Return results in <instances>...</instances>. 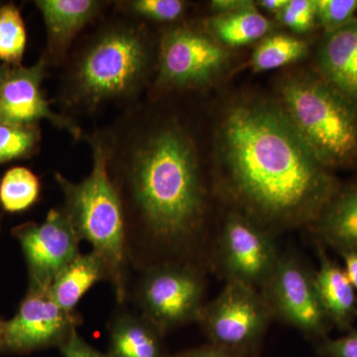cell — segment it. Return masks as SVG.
I'll list each match as a JSON object with an SVG mask.
<instances>
[{
	"mask_svg": "<svg viewBox=\"0 0 357 357\" xmlns=\"http://www.w3.org/2000/svg\"><path fill=\"white\" fill-rule=\"evenodd\" d=\"M225 183L243 213L276 227L312 223L340 189L279 107L243 100L218 129Z\"/></svg>",
	"mask_w": 357,
	"mask_h": 357,
	"instance_id": "obj_1",
	"label": "cell"
},
{
	"mask_svg": "<svg viewBox=\"0 0 357 357\" xmlns=\"http://www.w3.org/2000/svg\"><path fill=\"white\" fill-rule=\"evenodd\" d=\"M124 211L157 243H183L199 229L206 192L196 144L176 119L150 121L131 105L102 130Z\"/></svg>",
	"mask_w": 357,
	"mask_h": 357,
	"instance_id": "obj_2",
	"label": "cell"
},
{
	"mask_svg": "<svg viewBox=\"0 0 357 357\" xmlns=\"http://www.w3.org/2000/svg\"><path fill=\"white\" fill-rule=\"evenodd\" d=\"M153 52L146 28L136 18L107 21L75 54L61 100L84 112L110 102L134 105L151 75Z\"/></svg>",
	"mask_w": 357,
	"mask_h": 357,
	"instance_id": "obj_3",
	"label": "cell"
},
{
	"mask_svg": "<svg viewBox=\"0 0 357 357\" xmlns=\"http://www.w3.org/2000/svg\"><path fill=\"white\" fill-rule=\"evenodd\" d=\"M93 153V167L88 177L72 182L62 174L55 180L64 195L63 208L82 241L102 255L109 267V280L119 303L126 298L128 285V229L121 194L110 175L109 152L102 130L86 137Z\"/></svg>",
	"mask_w": 357,
	"mask_h": 357,
	"instance_id": "obj_4",
	"label": "cell"
},
{
	"mask_svg": "<svg viewBox=\"0 0 357 357\" xmlns=\"http://www.w3.org/2000/svg\"><path fill=\"white\" fill-rule=\"evenodd\" d=\"M280 109L314 158L328 170L357 164V105L324 79L291 77Z\"/></svg>",
	"mask_w": 357,
	"mask_h": 357,
	"instance_id": "obj_5",
	"label": "cell"
},
{
	"mask_svg": "<svg viewBox=\"0 0 357 357\" xmlns=\"http://www.w3.org/2000/svg\"><path fill=\"white\" fill-rule=\"evenodd\" d=\"M272 312L262 293L241 282L227 281L220 295L204 306L199 317L210 344L255 357Z\"/></svg>",
	"mask_w": 357,
	"mask_h": 357,
	"instance_id": "obj_6",
	"label": "cell"
},
{
	"mask_svg": "<svg viewBox=\"0 0 357 357\" xmlns=\"http://www.w3.org/2000/svg\"><path fill=\"white\" fill-rule=\"evenodd\" d=\"M225 63V49L211 34L185 25L168 28L159 40L155 86L199 88L213 82Z\"/></svg>",
	"mask_w": 357,
	"mask_h": 357,
	"instance_id": "obj_7",
	"label": "cell"
},
{
	"mask_svg": "<svg viewBox=\"0 0 357 357\" xmlns=\"http://www.w3.org/2000/svg\"><path fill=\"white\" fill-rule=\"evenodd\" d=\"M272 316L319 342L333 324L326 316L314 284V272L294 256H280L273 273L261 288Z\"/></svg>",
	"mask_w": 357,
	"mask_h": 357,
	"instance_id": "obj_8",
	"label": "cell"
},
{
	"mask_svg": "<svg viewBox=\"0 0 357 357\" xmlns=\"http://www.w3.org/2000/svg\"><path fill=\"white\" fill-rule=\"evenodd\" d=\"M204 284L191 266L161 264L148 269L138 287L143 314L162 333L199 321Z\"/></svg>",
	"mask_w": 357,
	"mask_h": 357,
	"instance_id": "obj_9",
	"label": "cell"
},
{
	"mask_svg": "<svg viewBox=\"0 0 357 357\" xmlns=\"http://www.w3.org/2000/svg\"><path fill=\"white\" fill-rule=\"evenodd\" d=\"M27 264L29 287L48 289L79 255V238L64 208H53L42 222L14 227Z\"/></svg>",
	"mask_w": 357,
	"mask_h": 357,
	"instance_id": "obj_10",
	"label": "cell"
},
{
	"mask_svg": "<svg viewBox=\"0 0 357 357\" xmlns=\"http://www.w3.org/2000/svg\"><path fill=\"white\" fill-rule=\"evenodd\" d=\"M79 323L77 312L61 309L48 289L29 287L15 316L6 321L0 354H27L60 347Z\"/></svg>",
	"mask_w": 357,
	"mask_h": 357,
	"instance_id": "obj_11",
	"label": "cell"
},
{
	"mask_svg": "<svg viewBox=\"0 0 357 357\" xmlns=\"http://www.w3.org/2000/svg\"><path fill=\"white\" fill-rule=\"evenodd\" d=\"M220 257L227 281L261 289L280 256L262 225L245 213H232L223 225Z\"/></svg>",
	"mask_w": 357,
	"mask_h": 357,
	"instance_id": "obj_12",
	"label": "cell"
},
{
	"mask_svg": "<svg viewBox=\"0 0 357 357\" xmlns=\"http://www.w3.org/2000/svg\"><path fill=\"white\" fill-rule=\"evenodd\" d=\"M47 68L43 56L30 67L7 65L0 86V124L35 126L45 119L74 139H81L83 129L68 115L54 112L44 95Z\"/></svg>",
	"mask_w": 357,
	"mask_h": 357,
	"instance_id": "obj_13",
	"label": "cell"
},
{
	"mask_svg": "<svg viewBox=\"0 0 357 357\" xmlns=\"http://www.w3.org/2000/svg\"><path fill=\"white\" fill-rule=\"evenodd\" d=\"M47 33V64L64 62L77 34L109 3L100 0H37Z\"/></svg>",
	"mask_w": 357,
	"mask_h": 357,
	"instance_id": "obj_14",
	"label": "cell"
},
{
	"mask_svg": "<svg viewBox=\"0 0 357 357\" xmlns=\"http://www.w3.org/2000/svg\"><path fill=\"white\" fill-rule=\"evenodd\" d=\"M317 63L321 79L357 105V20L326 33Z\"/></svg>",
	"mask_w": 357,
	"mask_h": 357,
	"instance_id": "obj_15",
	"label": "cell"
},
{
	"mask_svg": "<svg viewBox=\"0 0 357 357\" xmlns=\"http://www.w3.org/2000/svg\"><path fill=\"white\" fill-rule=\"evenodd\" d=\"M319 267L314 271V284L321 306L333 326L352 330L357 319V295L344 267L328 257L319 248Z\"/></svg>",
	"mask_w": 357,
	"mask_h": 357,
	"instance_id": "obj_16",
	"label": "cell"
},
{
	"mask_svg": "<svg viewBox=\"0 0 357 357\" xmlns=\"http://www.w3.org/2000/svg\"><path fill=\"white\" fill-rule=\"evenodd\" d=\"M312 225L321 243L340 255L357 252V181L340 187Z\"/></svg>",
	"mask_w": 357,
	"mask_h": 357,
	"instance_id": "obj_17",
	"label": "cell"
},
{
	"mask_svg": "<svg viewBox=\"0 0 357 357\" xmlns=\"http://www.w3.org/2000/svg\"><path fill=\"white\" fill-rule=\"evenodd\" d=\"M109 357H169L164 333L144 314L123 312L112 319Z\"/></svg>",
	"mask_w": 357,
	"mask_h": 357,
	"instance_id": "obj_18",
	"label": "cell"
},
{
	"mask_svg": "<svg viewBox=\"0 0 357 357\" xmlns=\"http://www.w3.org/2000/svg\"><path fill=\"white\" fill-rule=\"evenodd\" d=\"M105 279H109L107 262L102 255L91 250L84 255L79 253L56 277L48 288V292L61 309L74 312L84 294Z\"/></svg>",
	"mask_w": 357,
	"mask_h": 357,
	"instance_id": "obj_19",
	"label": "cell"
},
{
	"mask_svg": "<svg viewBox=\"0 0 357 357\" xmlns=\"http://www.w3.org/2000/svg\"><path fill=\"white\" fill-rule=\"evenodd\" d=\"M206 29L218 43L239 47L261 38L271 30V23L253 6L213 16L206 21Z\"/></svg>",
	"mask_w": 357,
	"mask_h": 357,
	"instance_id": "obj_20",
	"label": "cell"
},
{
	"mask_svg": "<svg viewBox=\"0 0 357 357\" xmlns=\"http://www.w3.org/2000/svg\"><path fill=\"white\" fill-rule=\"evenodd\" d=\"M39 178L30 169L13 167L0 181V204L7 213H21L38 201Z\"/></svg>",
	"mask_w": 357,
	"mask_h": 357,
	"instance_id": "obj_21",
	"label": "cell"
},
{
	"mask_svg": "<svg viewBox=\"0 0 357 357\" xmlns=\"http://www.w3.org/2000/svg\"><path fill=\"white\" fill-rule=\"evenodd\" d=\"M307 42L285 34H276L263 40L251 58L253 69L258 72L284 67L305 57Z\"/></svg>",
	"mask_w": 357,
	"mask_h": 357,
	"instance_id": "obj_22",
	"label": "cell"
},
{
	"mask_svg": "<svg viewBox=\"0 0 357 357\" xmlns=\"http://www.w3.org/2000/svg\"><path fill=\"white\" fill-rule=\"evenodd\" d=\"M27 43L24 21L14 4L0 6V62L21 65Z\"/></svg>",
	"mask_w": 357,
	"mask_h": 357,
	"instance_id": "obj_23",
	"label": "cell"
},
{
	"mask_svg": "<svg viewBox=\"0 0 357 357\" xmlns=\"http://www.w3.org/2000/svg\"><path fill=\"white\" fill-rule=\"evenodd\" d=\"M41 141L38 124H0V164L24 159L36 153Z\"/></svg>",
	"mask_w": 357,
	"mask_h": 357,
	"instance_id": "obj_24",
	"label": "cell"
},
{
	"mask_svg": "<svg viewBox=\"0 0 357 357\" xmlns=\"http://www.w3.org/2000/svg\"><path fill=\"white\" fill-rule=\"evenodd\" d=\"M187 6L182 0H129L117 4L121 13L130 17L162 23L180 20Z\"/></svg>",
	"mask_w": 357,
	"mask_h": 357,
	"instance_id": "obj_25",
	"label": "cell"
},
{
	"mask_svg": "<svg viewBox=\"0 0 357 357\" xmlns=\"http://www.w3.org/2000/svg\"><path fill=\"white\" fill-rule=\"evenodd\" d=\"M357 0H316L317 21L326 33L356 20Z\"/></svg>",
	"mask_w": 357,
	"mask_h": 357,
	"instance_id": "obj_26",
	"label": "cell"
},
{
	"mask_svg": "<svg viewBox=\"0 0 357 357\" xmlns=\"http://www.w3.org/2000/svg\"><path fill=\"white\" fill-rule=\"evenodd\" d=\"M277 17L293 31H310L317 21L316 0H288Z\"/></svg>",
	"mask_w": 357,
	"mask_h": 357,
	"instance_id": "obj_27",
	"label": "cell"
},
{
	"mask_svg": "<svg viewBox=\"0 0 357 357\" xmlns=\"http://www.w3.org/2000/svg\"><path fill=\"white\" fill-rule=\"evenodd\" d=\"M317 351L323 357H357V330L335 340L326 337L317 342Z\"/></svg>",
	"mask_w": 357,
	"mask_h": 357,
	"instance_id": "obj_28",
	"label": "cell"
},
{
	"mask_svg": "<svg viewBox=\"0 0 357 357\" xmlns=\"http://www.w3.org/2000/svg\"><path fill=\"white\" fill-rule=\"evenodd\" d=\"M59 349L63 357H109V354H103L88 344L77 330L70 333Z\"/></svg>",
	"mask_w": 357,
	"mask_h": 357,
	"instance_id": "obj_29",
	"label": "cell"
},
{
	"mask_svg": "<svg viewBox=\"0 0 357 357\" xmlns=\"http://www.w3.org/2000/svg\"><path fill=\"white\" fill-rule=\"evenodd\" d=\"M169 357H243L236 352L230 351L229 349H222L215 344L204 345L198 349H190V351L181 352L175 356Z\"/></svg>",
	"mask_w": 357,
	"mask_h": 357,
	"instance_id": "obj_30",
	"label": "cell"
},
{
	"mask_svg": "<svg viewBox=\"0 0 357 357\" xmlns=\"http://www.w3.org/2000/svg\"><path fill=\"white\" fill-rule=\"evenodd\" d=\"M253 6H255V2L249 0H213L211 2V9L217 15L234 13Z\"/></svg>",
	"mask_w": 357,
	"mask_h": 357,
	"instance_id": "obj_31",
	"label": "cell"
},
{
	"mask_svg": "<svg viewBox=\"0 0 357 357\" xmlns=\"http://www.w3.org/2000/svg\"><path fill=\"white\" fill-rule=\"evenodd\" d=\"M344 262V271L354 286L357 295V252H344L340 255Z\"/></svg>",
	"mask_w": 357,
	"mask_h": 357,
	"instance_id": "obj_32",
	"label": "cell"
},
{
	"mask_svg": "<svg viewBox=\"0 0 357 357\" xmlns=\"http://www.w3.org/2000/svg\"><path fill=\"white\" fill-rule=\"evenodd\" d=\"M287 3L288 0H261V1L258 2V4L265 10L276 13L277 15L283 10L284 7Z\"/></svg>",
	"mask_w": 357,
	"mask_h": 357,
	"instance_id": "obj_33",
	"label": "cell"
},
{
	"mask_svg": "<svg viewBox=\"0 0 357 357\" xmlns=\"http://www.w3.org/2000/svg\"><path fill=\"white\" fill-rule=\"evenodd\" d=\"M7 65L0 62V86H1L2 81H3L4 74H6Z\"/></svg>",
	"mask_w": 357,
	"mask_h": 357,
	"instance_id": "obj_34",
	"label": "cell"
},
{
	"mask_svg": "<svg viewBox=\"0 0 357 357\" xmlns=\"http://www.w3.org/2000/svg\"><path fill=\"white\" fill-rule=\"evenodd\" d=\"M4 325H6V321L0 319V345H1L2 335H3Z\"/></svg>",
	"mask_w": 357,
	"mask_h": 357,
	"instance_id": "obj_35",
	"label": "cell"
}]
</instances>
